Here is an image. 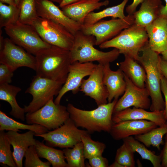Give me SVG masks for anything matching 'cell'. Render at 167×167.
Returning <instances> with one entry per match:
<instances>
[{"label": "cell", "instance_id": "3957f363", "mask_svg": "<svg viewBox=\"0 0 167 167\" xmlns=\"http://www.w3.org/2000/svg\"><path fill=\"white\" fill-rule=\"evenodd\" d=\"M142 54L137 57L136 61L144 68L146 73L145 87L151 100L150 110L151 111L164 110L165 101L161 87V81L163 75L160 67L161 56L152 50L148 42L141 49Z\"/></svg>", "mask_w": 167, "mask_h": 167}, {"label": "cell", "instance_id": "2e32d148", "mask_svg": "<svg viewBox=\"0 0 167 167\" xmlns=\"http://www.w3.org/2000/svg\"><path fill=\"white\" fill-rule=\"evenodd\" d=\"M103 65L98 63L87 79L81 83L80 91L93 99L98 106L108 103V93L103 81Z\"/></svg>", "mask_w": 167, "mask_h": 167}, {"label": "cell", "instance_id": "5b68a950", "mask_svg": "<svg viewBox=\"0 0 167 167\" xmlns=\"http://www.w3.org/2000/svg\"><path fill=\"white\" fill-rule=\"evenodd\" d=\"M148 41V37L145 28L134 23L112 39L99 46L102 49H117L120 54L136 60L141 49Z\"/></svg>", "mask_w": 167, "mask_h": 167}, {"label": "cell", "instance_id": "30bf717a", "mask_svg": "<svg viewBox=\"0 0 167 167\" xmlns=\"http://www.w3.org/2000/svg\"><path fill=\"white\" fill-rule=\"evenodd\" d=\"M4 29L13 42L34 56L40 50L51 45L41 39L30 25L18 21Z\"/></svg>", "mask_w": 167, "mask_h": 167}, {"label": "cell", "instance_id": "b9f144b4", "mask_svg": "<svg viewBox=\"0 0 167 167\" xmlns=\"http://www.w3.org/2000/svg\"><path fill=\"white\" fill-rule=\"evenodd\" d=\"M144 0H133L131 4L128 5L126 8V11L128 15H133L136 11L138 6Z\"/></svg>", "mask_w": 167, "mask_h": 167}, {"label": "cell", "instance_id": "f907efd6", "mask_svg": "<svg viewBox=\"0 0 167 167\" xmlns=\"http://www.w3.org/2000/svg\"><path fill=\"white\" fill-rule=\"evenodd\" d=\"M53 2H55L58 3L60 4L62 2V0H49Z\"/></svg>", "mask_w": 167, "mask_h": 167}, {"label": "cell", "instance_id": "6da1fadb", "mask_svg": "<svg viewBox=\"0 0 167 167\" xmlns=\"http://www.w3.org/2000/svg\"><path fill=\"white\" fill-rule=\"evenodd\" d=\"M35 56L36 75L65 83L72 63L70 50L51 45L40 50Z\"/></svg>", "mask_w": 167, "mask_h": 167}, {"label": "cell", "instance_id": "f35d334b", "mask_svg": "<svg viewBox=\"0 0 167 167\" xmlns=\"http://www.w3.org/2000/svg\"><path fill=\"white\" fill-rule=\"evenodd\" d=\"M88 160L89 164L92 167H109L108 160L102 155L95 156Z\"/></svg>", "mask_w": 167, "mask_h": 167}, {"label": "cell", "instance_id": "ffe728a7", "mask_svg": "<svg viewBox=\"0 0 167 167\" xmlns=\"http://www.w3.org/2000/svg\"><path fill=\"white\" fill-rule=\"evenodd\" d=\"M13 147V156L17 167H22L23 160L28 148L35 145L36 140L34 138L35 132L31 130L23 133L8 131L6 133Z\"/></svg>", "mask_w": 167, "mask_h": 167}, {"label": "cell", "instance_id": "d6986e66", "mask_svg": "<svg viewBox=\"0 0 167 167\" xmlns=\"http://www.w3.org/2000/svg\"><path fill=\"white\" fill-rule=\"evenodd\" d=\"M150 48L159 54L167 50V19L159 16L145 28Z\"/></svg>", "mask_w": 167, "mask_h": 167}, {"label": "cell", "instance_id": "f1b7e54d", "mask_svg": "<svg viewBox=\"0 0 167 167\" xmlns=\"http://www.w3.org/2000/svg\"><path fill=\"white\" fill-rule=\"evenodd\" d=\"M167 133V121L163 126L152 129L143 134L136 135L134 138L143 143L146 147L152 146L160 150V145L164 143L163 136Z\"/></svg>", "mask_w": 167, "mask_h": 167}, {"label": "cell", "instance_id": "74e56055", "mask_svg": "<svg viewBox=\"0 0 167 167\" xmlns=\"http://www.w3.org/2000/svg\"><path fill=\"white\" fill-rule=\"evenodd\" d=\"M13 72L6 65L0 64V84H10L12 82Z\"/></svg>", "mask_w": 167, "mask_h": 167}, {"label": "cell", "instance_id": "4fadbf2b", "mask_svg": "<svg viewBox=\"0 0 167 167\" xmlns=\"http://www.w3.org/2000/svg\"><path fill=\"white\" fill-rule=\"evenodd\" d=\"M124 75L126 83V89L122 96L118 100L113 114L132 106L145 110L149 109L151 102L147 88L137 86L124 74Z\"/></svg>", "mask_w": 167, "mask_h": 167}, {"label": "cell", "instance_id": "ba28073f", "mask_svg": "<svg viewBox=\"0 0 167 167\" xmlns=\"http://www.w3.org/2000/svg\"><path fill=\"white\" fill-rule=\"evenodd\" d=\"M70 118L67 107L55 104L53 98L39 109L25 115L28 124H38L49 131L58 128Z\"/></svg>", "mask_w": 167, "mask_h": 167}, {"label": "cell", "instance_id": "8fae6325", "mask_svg": "<svg viewBox=\"0 0 167 167\" xmlns=\"http://www.w3.org/2000/svg\"><path fill=\"white\" fill-rule=\"evenodd\" d=\"M0 63L7 65L14 72L18 68L26 67L35 71V56L17 45L10 38L0 36Z\"/></svg>", "mask_w": 167, "mask_h": 167}, {"label": "cell", "instance_id": "ab89813d", "mask_svg": "<svg viewBox=\"0 0 167 167\" xmlns=\"http://www.w3.org/2000/svg\"><path fill=\"white\" fill-rule=\"evenodd\" d=\"M161 92L163 93L165 98L164 115L165 119L167 120V79L163 75L161 80Z\"/></svg>", "mask_w": 167, "mask_h": 167}, {"label": "cell", "instance_id": "7bdbcfd3", "mask_svg": "<svg viewBox=\"0 0 167 167\" xmlns=\"http://www.w3.org/2000/svg\"><path fill=\"white\" fill-rule=\"evenodd\" d=\"M160 64L163 75L167 79V60L164 59L161 56Z\"/></svg>", "mask_w": 167, "mask_h": 167}, {"label": "cell", "instance_id": "f6af8a7d", "mask_svg": "<svg viewBox=\"0 0 167 167\" xmlns=\"http://www.w3.org/2000/svg\"><path fill=\"white\" fill-rule=\"evenodd\" d=\"M82 0H62L61 3L59 4V6L61 8L76 2Z\"/></svg>", "mask_w": 167, "mask_h": 167}, {"label": "cell", "instance_id": "83f0119b", "mask_svg": "<svg viewBox=\"0 0 167 167\" xmlns=\"http://www.w3.org/2000/svg\"><path fill=\"white\" fill-rule=\"evenodd\" d=\"M19 130H27L34 131L35 134H41L49 131L44 127L37 124H24L8 117L0 111V131H12L20 132Z\"/></svg>", "mask_w": 167, "mask_h": 167}, {"label": "cell", "instance_id": "7dc6e473", "mask_svg": "<svg viewBox=\"0 0 167 167\" xmlns=\"http://www.w3.org/2000/svg\"><path fill=\"white\" fill-rule=\"evenodd\" d=\"M109 167H124L123 166L115 161L112 164L109 166Z\"/></svg>", "mask_w": 167, "mask_h": 167}, {"label": "cell", "instance_id": "603a6c76", "mask_svg": "<svg viewBox=\"0 0 167 167\" xmlns=\"http://www.w3.org/2000/svg\"><path fill=\"white\" fill-rule=\"evenodd\" d=\"M162 5L161 0H144L133 14L135 23L145 28L159 16Z\"/></svg>", "mask_w": 167, "mask_h": 167}, {"label": "cell", "instance_id": "9a60e30c", "mask_svg": "<svg viewBox=\"0 0 167 167\" xmlns=\"http://www.w3.org/2000/svg\"><path fill=\"white\" fill-rule=\"evenodd\" d=\"M37 15L51 20L65 27L75 35L80 30L82 25L66 16L62 10L49 0H35Z\"/></svg>", "mask_w": 167, "mask_h": 167}, {"label": "cell", "instance_id": "4dcf8cb0", "mask_svg": "<svg viewBox=\"0 0 167 167\" xmlns=\"http://www.w3.org/2000/svg\"><path fill=\"white\" fill-rule=\"evenodd\" d=\"M70 148H65L63 150L67 167H85L83 143L79 142Z\"/></svg>", "mask_w": 167, "mask_h": 167}, {"label": "cell", "instance_id": "8992f818", "mask_svg": "<svg viewBox=\"0 0 167 167\" xmlns=\"http://www.w3.org/2000/svg\"><path fill=\"white\" fill-rule=\"evenodd\" d=\"M48 44L70 50L74 36L65 27L51 20L38 16L30 24Z\"/></svg>", "mask_w": 167, "mask_h": 167}, {"label": "cell", "instance_id": "4316f807", "mask_svg": "<svg viewBox=\"0 0 167 167\" xmlns=\"http://www.w3.org/2000/svg\"><path fill=\"white\" fill-rule=\"evenodd\" d=\"M129 0H123L121 3L117 5L108 7L99 12L90 13L85 18L82 26L86 27L92 25L107 17L124 18L126 16L124 13V10Z\"/></svg>", "mask_w": 167, "mask_h": 167}, {"label": "cell", "instance_id": "e0dca14e", "mask_svg": "<svg viewBox=\"0 0 167 167\" xmlns=\"http://www.w3.org/2000/svg\"><path fill=\"white\" fill-rule=\"evenodd\" d=\"M155 123L147 120H128L113 125L109 133L115 140L146 133L157 127Z\"/></svg>", "mask_w": 167, "mask_h": 167}, {"label": "cell", "instance_id": "1f68e13d", "mask_svg": "<svg viewBox=\"0 0 167 167\" xmlns=\"http://www.w3.org/2000/svg\"><path fill=\"white\" fill-rule=\"evenodd\" d=\"M19 14V7L13 5H7L0 2V29L18 22Z\"/></svg>", "mask_w": 167, "mask_h": 167}, {"label": "cell", "instance_id": "44dd1931", "mask_svg": "<svg viewBox=\"0 0 167 167\" xmlns=\"http://www.w3.org/2000/svg\"><path fill=\"white\" fill-rule=\"evenodd\" d=\"M109 63L104 65L103 67V81L108 93V102L118 99L124 94L126 87L123 72L119 68L116 71L112 70Z\"/></svg>", "mask_w": 167, "mask_h": 167}, {"label": "cell", "instance_id": "cb8c5ba5", "mask_svg": "<svg viewBox=\"0 0 167 167\" xmlns=\"http://www.w3.org/2000/svg\"><path fill=\"white\" fill-rule=\"evenodd\" d=\"M124 56V59L120 63L119 68L136 86L145 88L146 75L144 68L133 58Z\"/></svg>", "mask_w": 167, "mask_h": 167}, {"label": "cell", "instance_id": "7402d4cb", "mask_svg": "<svg viewBox=\"0 0 167 167\" xmlns=\"http://www.w3.org/2000/svg\"><path fill=\"white\" fill-rule=\"evenodd\" d=\"M82 0L64 6L62 10L66 16L82 25L89 14L109 4L108 0Z\"/></svg>", "mask_w": 167, "mask_h": 167}, {"label": "cell", "instance_id": "d6a6232c", "mask_svg": "<svg viewBox=\"0 0 167 167\" xmlns=\"http://www.w3.org/2000/svg\"><path fill=\"white\" fill-rule=\"evenodd\" d=\"M81 142L84 145L85 159H88L95 156L102 155L106 148L104 143L93 140L89 135L82 136Z\"/></svg>", "mask_w": 167, "mask_h": 167}, {"label": "cell", "instance_id": "60d3db41", "mask_svg": "<svg viewBox=\"0 0 167 167\" xmlns=\"http://www.w3.org/2000/svg\"><path fill=\"white\" fill-rule=\"evenodd\" d=\"M164 146L160 154L161 167H167V133L165 135Z\"/></svg>", "mask_w": 167, "mask_h": 167}, {"label": "cell", "instance_id": "f546056e", "mask_svg": "<svg viewBox=\"0 0 167 167\" xmlns=\"http://www.w3.org/2000/svg\"><path fill=\"white\" fill-rule=\"evenodd\" d=\"M123 140V142L126 144L134 152L138 153L143 159L150 161L154 167H161L160 154L156 155L154 152L148 149L144 144L140 143L132 136L124 139Z\"/></svg>", "mask_w": 167, "mask_h": 167}, {"label": "cell", "instance_id": "52a82bcc", "mask_svg": "<svg viewBox=\"0 0 167 167\" xmlns=\"http://www.w3.org/2000/svg\"><path fill=\"white\" fill-rule=\"evenodd\" d=\"M63 84L53 80L40 77L33 76L25 93L32 96L31 101L24 109L25 113H32L39 109L50 100L57 96Z\"/></svg>", "mask_w": 167, "mask_h": 167}, {"label": "cell", "instance_id": "7c38bea8", "mask_svg": "<svg viewBox=\"0 0 167 167\" xmlns=\"http://www.w3.org/2000/svg\"><path fill=\"white\" fill-rule=\"evenodd\" d=\"M134 23L133 15H128L122 19L112 18L109 20H101L88 26H82L81 30L86 34L94 36L96 40V45H99L112 39Z\"/></svg>", "mask_w": 167, "mask_h": 167}, {"label": "cell", "instance_id": "484cf974", "mask_svg": "<svg viewBox=\"0 0 167 167\" xmlns=\"http://www.w3.org/2000/svg\"><path fill=\"white\" fill-rule=\"evenodd\" d=\"M35 147L39 157L46 159L52 167H67L63 150L47 146L38 140H36Z\"/></svg>", "mask_w": 167, "mask_h": 167}, {"label": "cell", "instance_id": "d590c367", "mask_svg": "<svg viewBox=\"0 0 167 167\" xmlns=\"http://www.w3.org/2000/svg\"><path fill=\"white\" fill-rule=\"evenodd\" d=\"M135 153L126 144L123 142L117 150L115 161L124 167H134L135 166Z\"/></svg>", "mask_w": 167, "mask_h": 167}, {"label": "cell", "instance_id": "d4e9b609", "mask_svg": "<svg viewBox=\"0 0 167 167\" xmlns=\"http://www.w3.org/2000/svg\"><path fill=\"white\" fill-rule=\"evenodd\" d=\"M21 90L20 88L10 84H0V100L7 102L10 105L11 109L10 114L16 119L24 121L25 119V109L19 106L16 98L17 94Z\"/></svg>", "mask_w": 167, "mask_h": 167}, {"label": "cell", "instance_id": "ac0fdd59", "mask_svg": "<svg viewBox=\"0 0 167 167\" xmlns=\"http://www.w3.org/2000/svg\"><path fill=\"white\" fill-rule=\"evenodd\" d=\"M147 120L152 121L158 126L164 125L167 120L164 110L148 111L141 108H128L113 114L112 120L114 123L128 120Z\"/></svg>", "mask_w": 167, "mask_h": 167}, {"label": "cell", "instance_id": "5bb4252c", "mask_svg": "<svg viewBox=\"0 0 167 167\" xmlns=\"http://www.w3.org/2000/svg\"><path fill=\"white\" fill-rule=\"evenodd\" d=\"M97 65L93 62L81 63L76 61L71 63L66 82L55 99V103L60 104L62 98L68 92L71 91L75 94L80 91V86L84 77L91 75Z\"/></svg>", "mask_w": 167, "mask_h": 167}, {"label": "cell", "instance_id": "e575fe53", "mask_svg": "<svg viewBox=\"0 0 167 167\" xmlns=\"http://www.w3.org/2000/svg\"><path fill=\"white\" fill-rule=\"evenodd\" d=\"M11 145L4 131H0V163L10 167H16Z\"/></svg>", "mask_w": 167, "mask_h": 167}, {"label": "cell", "instance_id": "c3c4849f", "mask_svg": "<svg viewBox=\"0 0 167 167\" xmlns=\"http://www.w3.org/2000/svg\"><path fill=\"white\" fill-rule=\"evenodd\" d=\"M161 54L163 58L167 60V50L162 53Z\"/></svg>", "mask_w": 167, "mask_h": 167}, {"label": "cell", "instance_id": "9c48e42d", "mask_svg": "<svg viewBox=\"0 0 167 167\" xmlns=\"http://www.w3.org/2000/svg\"><path fill=\"white\" fill-rule=\"evenodd\" d=\"M89 134L87 130L78 129L70 118L54 130L43 134H35V136L43 138L47 146L65 148H73L77 143L81 142L82 136Z\"/></svg>", "mask_w": 167, "mask_h": 167}, {"label": "cell", "instance_id": "7a4b0ae2", "mask_svg": "<svg viewBox=\"0 0 167 167\" xmlns=\"http://www.w3.org/2000/svg\"><path fill=\"white\" fill-rule=\"evenodd\" d=\"M118 100L114 99L91 110L80 109L71 103L68 104L67 108L70 118L77 127L85 128L90 133L102 131L109 133L114 123L112 116Z\"/></svg>", "mask_w": 167, "mask_h": 167}, {"label": "cell", "instance_id": "277c9868", "mask_svg": "<svg viewBox=\"0 0 167 167\" xmlns=\"http://www.w3.org/2000/svg\"><path fill=\"white\" fill-rule=\"evenodd\" d=\"M74 36L73 44L70 50L72 63L96 61L104 65L114 62L119 56V51L116 48L107 52L96 49L94 46L96 40L93 35L86 34L79 30Z\"/></svg>", "mask_w": 167, "mask_h": 167}, {"label": "cell", "instance_id": "ee69618b", "mask_svg": "<svg viewBox=\"0 0 167 167\" xmlns=\"http://www.w3.org/2000/svg\"><path fill=\"white\" fill-rule=\"evenodd\" d=\"M164 1L165 2V6L163 5L162 6L160 10V16L167 19V0Z\"/></svg>", "mask_w": 167, "mask_h": 167}, {"label": "cell", "instance_id": "8d00e7d4", "mask_svg": "<svg viewBox=\"0 0 167 167\" xmlns=\"http://www.w3.org/2000/svg\"><path fill=\"white\" fill-rule=\"evenodd\" d=\"M24 165L25 167H49L51 164L48 161L43 162L39 158L35 145L29 147L26 152Z\"/></svg>", "mask_w": 167, "mask_h": 167}, {"label": "cell", "instance_id": "bcb514c9", "mask_svg": "<svg viewBox=\"0 0 167 167\" xmlns=\"http://www.w3.org/2000/svg\"><path fill=\"white\" fill-rule=\"evenodd\" d=\"M0 2L9 5L17 6L14 0H0Z\"/></svg>", "mask_w": 167, "mask_h": 167}, {"label": "cell", "instance_id": "681fc988", "mask_svg": "<svg viewBox=\"0 0 167 167\" xmlns=\"http://www.w3.org/2000/svg\"><path fill=\"white\" fill-rule=\"evenodd\" d=\"M17 6L19 7V6L21 0H14Z\"/></svg>", "mask_w": 167, "mask_h": 167}, {"label": "cell", "instance_id": "836d02e7", "mask_svg": "<svg viewBox=\"0 0 167 167\" xmlns=\"http://www.w3.org/2000/svg\"><path fill=\"white\" fill-rule=\"evenodd\" d=\"M20 14L18 21L30 24L38 15L35 0H21L19 6Z\"/></svg>", "mask_w": 167, "mask_h": 167}]
</instances>
